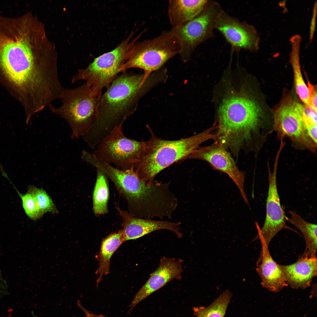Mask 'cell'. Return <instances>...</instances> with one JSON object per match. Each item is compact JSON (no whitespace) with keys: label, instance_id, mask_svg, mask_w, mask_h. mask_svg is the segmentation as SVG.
Segmentation results:
<instances>
[{"label":"cell","instance_id":"20","mask_svg":"<svg viewBox=\"0 0 317 317\" xmlns=\"http://www.w3.org/2000/svg\"><path fill=\"white\" fill-rule=\"evenodd\" d=\"M301 41V37L299 35H294L290 38L291 49L290 61L293 71L296 92L305 106L311 107L308 88L303 79L301 69L299 51Z\"/></svg>","mask_w":317,"mask_h":317},{"label":"cell","instance_id":"24","mask_svg":"<svg viewBox=\"0 0 317 317\" xmlns=\"http://www.w3.org/2000/svg\"><path fill=\"white\" fill-rule=\"evenodd\" d=\"M232 296L226 290L208 306L193 308L194 314L196 317H224Z\"/></svg>","mask_w":317,"mask_h":317},{"label":"cell","instance_id":"13","mask_svg":"<svg viewBox=\"0 0 317 317\" xmlns=\"http://www.w3.org/2000/svg\"><path fill=\"white\" fill-rule=\"evenodd\" d=\"M215 29L230 44L231 51L244 50L254 52L259 50L260 37L254 27L230 15L223 9L217 18Z\"/></svg>","mask_w":317,"mask_h":317},{"label":"cell","instance_id":"1","mask_svg":"<svg viewBox=\"0 0 317 317\" xmlns=\"http://www.w3.org/2000/svg\"><path fill=\"white\" fill-rule=\"evenodd\" d=\"M30 23L26 15L0 14V70L25 95L43 92L55 79L48 62L37 60L33 54Z\"/></svg>","mask_w":317,"mask_h":317},{"label":"cell","instance_id":"12","mask_svg":"<svg viewBox=\"0 0 317 317\" xmlns=\"http://www.w3.org/2000/svg\"><path fill=\"white\" fill-rule=\"evenodd\" d=\"M279 157L276 156L272 171L268 166L269 188L267 199L266 215L263 227L260 229L256 223L258 231L256 238L261 242L269 245L275 235L281 230L287 229L296 232L286 224V215L281 205L276 181L277 171Z\"/></svg>","mask_w":317,"mask_h":317},{"label":"cell","instance_id":"22","mask_svg":"<svg viewBox=\"0 0 317 317\" xmlns=\"http://www.w3.org/2000/svg\"><path fill=\"white\" fill-rule=\"evenodd\" d=\"M124 241L122 230L112 233L102 241L98 256L99 266L97 272L99 275L97 282L101 281L103 275L109 272L111 258L116 250Z\"/></svg>","mask_w":317,"mask_h":317},{"label":"cell","instance_id":"21","mask_svg":"<svg viewBox=\"0 0 317 317\" xmlns=\"http://www.w3.org/2000/svg\"><path fill=\"white\" fill-rule=\"evenodd\" d=\"M291 216H286L288 221L296 227L302 233L306 242V248L302 256L310 258L316 257L317 251V225L304 220L294 211L289 212Z\"/></svg>","mask_w":317,"mask_h":317},{"label":"cell","instance_id":"7","mask_svg":"<svg viewBox=\"0 0 317 317\" xmlns=\"http://www.w3.org/2000/svg\"><path fill=\"white\" fill-rule=\"evenodd\" d=\"M134 34L132 31L113 50L95 58L86 68L78 70L72 78V83L80 80L86 81L91 87L93 93L99 98L102 90L107 89L118 74L122 72L135 43L142 33L132 39Z\"/></svg>","mask_w":317,"mask_h":317},{"label":"cell","instance_id":"25","mask_svg":"<svg viewBox=\"0 0 317 317\" xmlns=\"http://www.w3.org/2000/svg\"><path fill=\"white\" fill-rule=\"evenodd\" d=\"M28 192L35 200L42 217L48 212L53 214L58 213L57 209L52 198L43 189L31 186L28 188Z\"/></svg>","mask_w":317,"mask_h":317},{"label":"cell","instance_id":"3","mask_svg":"<svg viewBox=\"0 0 317 317\" xmlns=\"http://www.w3.org/2000/svg\"><path fill=\"white\" fill-rule=\"evenodd\" d=\"M89 162L113 182L127 202L129 213L132 216L150 220L171 218L178 201L171 190L169 182L154 180L149 186L139 177L133 168L125 170L116 168L94 156Z\"/></svg>","mask_w":317,"mask_h":317},{"label":"cell","instance_id":"8","mask_svg":"<svg viewBox=\"0 0 317 317\" xmlns=\"http://www.w3.org/2000/svg\"><path fill=\"white\" fill-rule=\"evenodd\" d=\"M180 52L178 41L172 30L163 31L152 39L136 41L122 72L131 68H139L144 70V75L147 77L179 55Z\"/></svg>","mask_w":317,"mask_h":317},{"label":"cell","instance_id":"16","mask_svg":"<svg viewBox=\"0 0 317 317\" xmlns=\"http://www.w3.org/2000/svg\"><path fill=\"white\" fill-rule=\"evenodd\" d=\"M117 209L122 220V230L124 241L135 240L161 230H167L174 233L178 238L183 235L180 231L181 222L154 220L135 217L128 212Z\"/></svg>","mask_w":317,"mask_h":317},{"label":"cell","instance_id":"29","mask_svg":"<svg viewBox=\"0 0 317 317\" xmlns=\"http://www.w3.org/2000/svg\"><path fill=\"white\" fill-rule=\"evenodd\" d=\"M317 5L316 1L315 3L313 11V14L311 22L310 28V40L311 41L313 39L315 30L316 19L317 13Z\"/></svg>","mask_w":317,"mask_h":317},{"label":"cell","instance_id":"5","mask_svg":"<svg viewBox=\"0 0 317 317\" xmlns=\"http://www.w3.org/2000/svg\"><path fill=\"white\" fill-rule=\"evenodd\" d=\"M216 126L214 124L196 134L179 140L163 139L156 136L150 129L151 136L146 141L144 152L134 169L139 177L149 186L162 171L184 158L200 145L210 139L215 140Z\"/></svg>","mask_w":317,"mask_h":317},{"label":"cell","instance_id":"15","mask_svg":"<svg viewBox=\"0 0 317 317\" xmlns=\"http://www.w3.org/2000/svg\"><path fill=\"white\" fill-rule=\"evenodd\" d=\"M182 260L163 257L157 269L150 275L144 284L134 296L129 311L143 300L174 279H181Z\"/></svg>","mask_w":317,"mask_h":317},{"label":"cell","instance_id":"27","mask_svg":"<svg viewBox=\"0 0 317 317\" xmlns=\"http://www.w3.org/2000/svg\"><path fill=\"white\" fill-rule=\"evenodd\" d=\"M19 195L24 210L29 218L36 220L42 217L35 200L29 192L23 195L19 193Z\"/></svg>","mask_w":317,"mask_h":317},{"label":"cell","instance_id":"6","mask_svg":"<svg viewBox=\"0 0 317 317\" xmlns=\"http://www.w3.org/2000/svg\"><path fill=\"white\" fill-rule=\"evenodd\" d=\"M62 104L56 108L51 104V112L61 117L69 124L72 138L86 134L93 126L97 117L99 98L92 92L86 82L75 88H64L60 96Z\"/></svg>","mask_w":317,"mask_h":317},{"label":"cell","instance_id":"23","mask_svg":"<svg viewBox=\"0 0 317 317\" xmlns=\"http://www.w3.org/2000/svg\"><path fill=\"white\" fill-rule=\"evenodd\" d=\"M97 170V177L93 194V210L96 215L108 212L109 190L107 177L101 170Z\"/></svg>","mask_w":317,"mask_h":317},{"label":"cell","instance_id":"9","mask_svg":"<svg viewBox=\"0 0 317 317\" xmlns=\"http://www.w3.org/2000/svg\"><path fill=\"white\" fill-rule=\"evenodd\" d=\"M223 9L218 3L208 0L198 16L178 27L171 29L178 41L179 55L182 60L188 61L199 45L215 37L214 30Z\"/></svg>","mask_w":317,"mask_h":317},{"label":"cell","instance_id":"26","mask_svg":"<svg viewBox=\"0 0 317 317\" xmlns=\"http://www.w3.org/2000/svg\"><path fill=\"white\" fill-rule=\"evenodd\" d=\"M302 116L309 137L317 145V110L311 107L303 106Z\"/></svg>","mask_w":317,"mask_h":317},{"label":"cell","instance_id":"17","mask_svg":"<svg viewBox=\"0 0 317 317\" xmlns=\"http://www.w3.org/2000/svg\"><path fill=\"white\" fill-rule=\"evenodd\" d=\"M279 265L288 286L294 289H304L310 286L317 276L316 256L307 258L301 256L294 264Z\"/></svg>","mask_w":317,"mask_h":317},{"label":"cell","instance_id":"19","mask_svg":"<svg viewBox=\"0 0 317 317\" xmlns=\"http://www.w3.org/2000/svg\"><path fill=\"white\" fill-rule=\"evenodd\" d=\"M208 0H171L168 16L172 28L178 27L191 20L203 10Z\"/></svg>","mask_w":317,"mask_h":317},{"label":"cell","instance_id":"10","mask_svg":"<svg viewBox=\"0 0 317 317\" xmlns=\"http://www.w3.org/2000/svg\"><path fill=\"white\" fill-rule=\"evenodd\" d=\"M146 141H139L125 135L122 127H116L94 149L97 159L113 164L125 170L134 168L145 151Z\"/></svg>","mask_w":317,"mask_h":317},{"label":"cell","instance_id":"2","mask_svg":"<svg viewBox=\"0 0 317 317\" xmlns=\"http://www.w3.org/2000/svg\"><path fill=\"white\" fill-rule=\"evenodd\" d=\"M214 122L217 140L227 149L244 150L254 145L260 134L262 110L250 96L244 82L227 84Z\"/></svg>","mask_w":317,"mask_h":317},{"label":"cell","instance_id":"30","mask_svg":"<svg viewBox=\"0 0 317 317\" xmlns=\"http://www.w3.org/2000/svg\"><path fill=\"white\" fill-rule=\"evenodd\" d=\"M77 304L78 307L80 308L85 313V317H107L102 315H97L90 313L82 306L79 300L77 301Z\"/></svg>","mask_w":317,"mask_h":317},{"label":"cell","instance_id":"14","mask_svg":"<svg viewBox=\"0 0 317 317\" xmlns=\"http://www.w3.org/2000/svg\"><path fill=\"white\" fill-rule=\"evenodd\" d=\"M197 159L208 163L233 180L239 189L245 202L249 206L244 189V173L240 171L231 154L217 141L211 145L199 146L184 159Z\"/></svg>","mask_w":317,"mask_h":317},{"label":"cell","instance_id":"18","mask_svg":"<svg viewBox=\"0 0 317 317\" xmlns=\"http://www.w3.org/2000/svg\"><path fill=\"white\" fill-rule=\"evenodd\" d=\"M261 243L262 249L256 271L262 286L270 291L277 292L288 285L279 264L272 257L268 246Z\"/></svg>","mask_w":317,"mask_h":317},{"label":"cell","instance_id":"4","mask_svg":"<svg viewBox=\"0 0 317 317\" xmlns=\"http://www.w3.org/2000/svg\"><path fill=\"white\" fill-rule=\"evenodd\" d=\"M124 72L113 80L99 98L97 120L82 136L92 149L114 128L122 127L136 110L144 92L147 77L144 74Z\"/></svg>","mask_w":317,"mask_h":317},{"label":"cell","instance_id":"28","mask_svg":"<svg viewBox=\"0 0 317 317\" xmlns=\"http://www.w3.org/2000/svg\"><path fill=\"white\" fill-rule=\"evenodd\" d=\"M307 87L308 91L311 106L317 110V88L310 82L306 75Z\"/></svg>","mask_w":317,"mask_h":317},{"label":"cell","instance_id":"11","mask_svg":"<svg viewBox=\"0 0 317 317\" xmlns=\"http://www.w3.org/2000/svg\"><path fill=\"white\" fill-rule=\"evenodd\" d=\"M303 105L290 96L285 97L274 111V128L281 138L287 137L314 152L317 145L309 137L302 120Z\"/></svg>","mask_w":317,"mask_h":317}]
</instances>
